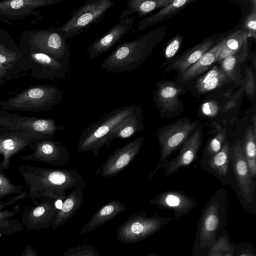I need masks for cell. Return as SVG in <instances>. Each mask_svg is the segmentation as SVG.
Wrapping results in <instances>:
<instances>
[{"mask_svg": "<svg viewBox=\"0 0 256 256\" xmlns=\"http://www.w3.org/2000/svg\"><path fill=\"white\" fill-rule=\"evenodd\" d=\"M18 171L28 187L26 198L34 202L44 199L64 200L66 191L84 180L74 169L48 168L28 164L20 166Z\"/></svg>", "mask_w": 256, "mask_h": 256, "instance_id": "1", "label": "cell"}, {"mask_svg": "<svg viewBox=\"0 0 256 256\" xmlns=\"http://www.w3.org/2000/svg\"><path fill=\"white\" fill-rule=\"evenodd\" d=\"M166 30L165 26H159L132 40L121 44L105 58L100 68L114 73L138 68L164 38Z\"/></svg>", "mask_w": 256, "mask_h": 256, "instance_id": "2", "label": "cell"}, {"mask_svg": "<svg viewBox=\"0 0 256 256\" xmlns=\"http://www.w3.org/2000/svg\"><path fill=\"white\" fill-rule=\"evenodd\" d=\"M140 106L130 105L116 108L86 127L79 136V152H92L98 156L114 130Z\"/></svg>", "mask_w": 256, "mask_h": 256, "instance_id": "3", "label": "cell"}, {"mask_svg": "<svg viewBox=\"0 0 256 256\" xmlns=\"http://www.w3.org/2000/svg\"><path fill=\"white\" fill-rule=\"evenodd\" d=\"M62 99V92L54 84L30 87L6 100H0V110L38 112L52 109Z\"/></svg>", "mask_w": 256, "mask_h": 256, "instance_id": "4", "label": "cell"}, {"mask_svg": "<svg viewBox=\"0 0 256 256\" xmlns=\"http://www.w3.org/2000/svg\"><path fill=\"white\" fill-rule=\"evenodd\" d=\"M202 124L190 118H178L168 125L158 128L155 132L160 148V158L154 171L148 176L150 178L163 168L172 156L189 137Z\"/></svg>", "mask_w": 256, "mask_h": 256, "instance_id": "5", "label": "cell"}, {"mask_svg": "<svg viewBox=\"0 0 256 256\" xmlns=\"http://www.w3.org/2000/svg\"><path fill=\"white\" fill-rule=\"evenodd\" d=\"M20 40L41 52L68 63L70 52L68 39L58 27L24 31L20 34Z\"/></svg>", "mask_w": 256, "mask_h": 256, "instance_id": "6", "label": "cell"}, {"mask_svg": "<svg viewBox=\"0 0 256 256\" xmlns=\"http://www.w3.org/2000/svg\"><path fill=\"white\" fill-rule=\"evenodd\" d=\"M19 48L32 77L54 80L65 76L68 63L40 52L22 40H20Z\"/></svg>", "mask_w": 256, "mask_h": 256, "instance_id": "7", "label": "cell"}, {"mask_svg": "<svg viewBox=\"0 0 256 256\" xmlns=\"http://www.w3.org/2000/svg\"><path fill=\"white\" fill-rule=\"evenodd\" d=\"M232 188L242 202L252 204L255 199L256 183L248 166L242 148V139L230 146Z\"/></svg>", "mask_w": 256, "mask_h": 256, "instance_id": "8", "label": "cell"}, {"mask_svg": "<svg viewBox=\"0 0 256 256\" xmlns=\"http://www.w3.org/2000/svg\"><path fill=\"white\" fill-rule=\"evenodd\" d=\"M64 130V126L57 124L54 119L22 116L0 110V132H32L52 140L57 132Z\"/></svg>", "mask_w": 256, "mask_h": 256, "instance_id": "9", "label": "cell"}, {"mask_svg": "<svg viewBox=\"0 0 256 256\" xmlns=\"http://www.w3.org/2000/svg\"><path fill=\"white\" fill-rule=\"evenodd\" d=\"M114 4L111 0H88L74 10L70 18L58 28L68 39H71L100 19Z\"/></svg>", "mask_w": 256, "mask_h": 256, "instance_id": "10", "label": "cell"}, {"mask_svg": "<svg viewBox=\"0 0 256 256\" xmlns=\"http://www.w3.org/2000/svg\"><path fill=\"white\" fill-rule=\"evenodd\" d=\"M160 218L147 217L144 212H136L116 231L117 240L122 244L138 242L154 234L159 228Z\"/></svg>", "mask_w": 256, "mask_h": 256, "instance_id": "11", "label": "cell"}, {"mask_svg": "<svg viewBox=\"0 0 256 256\" xmlns=\"http://www.w3.org/2000/svg\"><path fill=\"white\" fill-rule=\"evenodd\" d=\"M63 0H0V20L9 24L27 17L39 16L38 8L62 2Z\"/></svg>", "mask_w": 256, "mask_h": 256, "instance_id": "12", "label": "cell"}, {"mask_svg": "<svg viewBox=\"0 0 256 256\" xmlns=\"http://www.w3.org/2000/svg\"><path fill=\"white\" fill-rule=\"evenodd\" d=\"M28 148L33 152L19 156L21 160L42 162L54 166L66 165L70 160L68 149L60 142L40 140L31 144Z\"/></svg>", "mask_w": 256, "mask_h": 256, "instance_id": "13", "label": "cell"}, {"mask_svg": "<svg viewBox=\"0 0 256 256\" xmlns=\"http://www.w3.org/2000/svg\"><path fill=\"white\" fill-rule=\"evenodd\" d=\"M46 140L38 134L28 132H0V156L3 160L0 162V170L11 166V157L38 141Z\"/></svg>", "mask_w": 256, "mask_h": 256, "instance_id": "14", "label": "cell"}, {"mask_svg": "<svg viewBox=\"0 0 256 256\" xmlns=\"http://www.w3.org/2000/svg\"><path fill=\"white\" fill-rule=\"evenodd\" d=\"M144 140L137 138L113 151L98 172L102 177L112 178L123 171L138 154Z\"/></svg>", "mask_w": 256, "mask_h": 256, "instance_id": "15", "label": "cell"}, {"mask_svg": "<svg viewBox=\"0 0 256 256\" xmlns=\"http://www.w3.org/2000/svg\"><path fill=\"white\" fill-rule=\"evenodd\" d=\"M56 200L44 199L34 202L22 212L21 222L28 230L48 229L53 224L58 209Z\"/></svg>", "mask_w": 256, "mask_h": 256, "instance_id": "16", "label": "cell"}, {"mask_svg": "<svg viewBox=\"0 0 256 256\" xmlns=\"http://www.w3.org/2000/svg\"><path fill=\"white\" fill-rule=\"evenodd\" d=\"M202 126L196 130L179 148L177 154L171 158L163 168L165 176H170L181 168L189 166L198 158L204 139Z\"/></svg>", "mask_w": 256, "mask_h": 256, "instance_id": "17", "label": "cell"}, {"mask_svg": "<svg viewBox=\"0 0 256 256\" xmlns=\"http://www.w3.org/2000/svg\"><path fill=\"white\" fill-rule=\"evenodd\" d=\"M182 90L171 82L158 84L154 94V101L162 118L178 116L183 112V106L178 99Z\"/></svg>", "mask_w": 256, "mask_h": 256, "instance_id": "18", "label": "cell"}, {"mask_svg": "<svg viewBox=\"0 0 256 256\" xmlns=\"http://www.w3.org/2000/svg\"><path fill=\"white\" fill-rule=\"evenodd\" d=\"M134 16H128L116 24L104 35L94 41L86 51L88 60L92 61L104 54L132 28Z\"/></svg>", "mask_w": 256, "mask_h": 256, "instance_id": "19", "label": "cell"}, {"mask_svg": "<svg viewBox=\"0 0 256 256\" xmlns=\"http://www.w3.org/2000/svg\"><path fill=\"white\" fill-rule=\"evenodd\" d=\"M27 192L14 196L0 201V236L10 235L24 230V225L21 220L14 218L15 216L20 210L19 204L14 206L12 210L8 208L24 198Z\"/></svg>", "mask_w": 256, "mask_h": 256, "instance_id": "20", "label": "cell"}, {"mask_svg": "<svg viewBox=\"0 0 256 256\" xmlns=\"http://www.w3.org/2000/svg\"><path fill=\"white\" fill-rule=\"evenodd\" d=\"M230 148V145L226 140L218 152L200 166L202 170L215 176L223 185H228L232 181Z\"/></svg>", "mask_w": 256, "mask_h": 256, "instance_id": "21", "label": "cell"}, {"mask_svg": "<svg viewBox=\"0 0 256 256\" xmlns=\"http://www.w3.org/2000/svg\"><path fill=\"white\" fill-rule=\"evenodd\" d=\"M212 36L186 50L172 60L166 69L178 72V76L196 63L201 56L214 46L220 38Z\"/></svg>", "mask_w": 256, "mask_h": 256, "instance_id": "22", "label": "cell"}, {"mask_svg": "<svg viewBox=\"0 0 256 256\" xmlns=\"http://www.w3.org/2000/svg\"><path fill=\"white\" fill-rule=\"evenodd\" d=\"M0 65L22 76L29 70L19 47L10 34L0 44Z\"/></svg>", "mask_w": 256, "mask_h": 256, "instance_id": "23", "label": "cell"}, {"mask_svg": "<svg viewBox=\"0 0 256 256\" xmlns=\"http://www.w3.org/2000/svg\"><path fill=\"white\" fill-rule=\"evenodd\" d=\"M151 204L161 208H171L176 213L184 214L196 206V200L185 192L177 190H168L156 196L150 200Z\"/></svg>", "mask_w": 256, "mask_h": 256, "instance_id": "24", "label": "cell"}, {"mask_svg": "<svg viewBox=\"0 0 256 256\" xmlns=\"http://www.w3.org/2000/svg\"><path fill=\"white\" fill-rule=\"evenodd\" d=\"M86 186V182L84 180L66 196L51 226L53 230H56L64 225L82 207L84 201V191Z\"/></svg>", "mask_w": 256, "mask_h": 256, "instance_id": "25", "label": "cell"}, {"mask_svg": "<svg viewBox=\"0 0 256 256\" xmlns=\"http://www.w3.org/2000/svg\"><path fill=\"white\" fill-rule=\"evenodd\" d=\"M228 36L222 37L216 44L204 54L196 63L179 75V80L189 81L204 72L212 64L216 62Z\"/></svg>", "mask_w": 256, "mask_h": 256, "instance_id": "26", "label": "cell"}, {"mask_svg": "<svg viewBox=\"0 0 256 256\" xmlns=\"http://www.w3.org/2000/svg\"><path fill=\"white\" fill-rule=\"evenodd\" d=\"M144 117L141 106L134 113L126 118L112 131L104 146L108 148L115 139L125 140L133 136L144 128Z\"/></svg>", "mask_w": 256, "mask_h": 256, "instance_id": "27", "label": "cell"}, {"mask_svg": "<svg viewBox=\"0 0 256 256\" xmlns=\"http://www.w3.org/2000/svg\"><path fill=\"white\" fill-rule=\"evenodd\" d=\"M126 210V206L116 199L108 202L100 208L84 226L80 234H83L96 229Z\"/></svg>", "mask_w": 256, "mask_h": 256, "instance_id": "28", "label": "cell"}, {"mask_svg": "<svg viewBox=\"0 0 256 256\" xmlns=\"http://www.w3.org/2000/svg\"><path fill=\"white\" fill-rule=\"evenodd\" d=\"M194 1V0H172L155 14L142 20L138 24L136 32L143 30L149 26L161 22L177 14Z\"/></svg>", "mask_w": 256, "mask_h": 256, "instance_id": "29", "label": "cell"}, {"mask_svg": "<svg viewBox=\"0 0 256 256\" xmlns=\"http://www.w3.org/2000/svg\"><path fill=\"white\" fill-rule=\"evenodd\" d=\"M227 122L221 124L216 122L212 124V129L202 150L199 164L201 166L218 152L226 140Z\"/></svg>", "mask_w": 256, "mask_h": 256, "instance_id": "30", "label": "cell"}, {"mask_svg": "<svg viewBox=\"0 0 256 256\" xmlns=\"http://www.w3.org/2000/svg\"><path fill=\"white\" fill-rule=\"evenodd\" d=\"M172 0H130L126 1L124 8L119 16L120 20L130 16L133 14H137L140 18L156 10L160 9L171 2Z\"/></svg>", "mask_w": 256, "mask_h": 256, "instance_id": "31", "label": "cell"}, {"mask_svg": "<svg viewBox=\"0 0 256 256\" xmlns=\"http://www.w3.org/2000/svg\"><path fill=\"white\" fill-rule=\"evenodd\" d=\"M231 82L230 79L220 67L214 66L207 73L198 80L194 88L198 93L203 94L219 88Z\"/></svg>", "mask_w": 256, "mask_h": 256, "instance_id": "32", "label": "cell"}, {"mask_svg": "<svg viewBox=\"0 0 256 256\" xmlns=\"http://www.w3.org/2000/svg\"><path fill=\"white\" fill-rule=\"evenodd\" d=\"M254 116L252 124L246 129L242 138L244 156L252 176H256V120Z\"/></svg>", "mask_w": 256, "mask_h": 256, "instance_id": "33", "label": "cell"}, {"mask_svg": "<svg viewBox=\"0 0 256 256\" xmlns=\"http://www.w3.org/2000/svg\"><path fill=\"white\" fill-rule=\"evenodd\" d=\"M248 40H246L242 48L234 55L222 59L220 63V68L227 75L232 81H236L239 77L240 65L248 57Z\"/></svg>", "mask_w": 256, "mask_h": 256, "instance_id": "34", "label": "cell"}, {"mask_svg": "<svg viewBox=\"0 0 256 256\" xmlns=\"http://www.w3.org/2000/svg\"><path fill=\"white\" fill-rule=\"evenodd\" d=\"M248 38V33L242 28L228 34L216 62H220L224 58L236 54Z\"/></svg>", "mask_w": 256, "mask_h": 256, "instance_id": "35", "label": "cell"}, {"mask_svg": "<svg viewBox=\"0 0 256 256\" xmlns=\"http://www.w3.org/2000/svg\"><path fill=\"white\" fill-rule=\"evenodd\" d=\"M24 190L22 185L14 184L3 170H0V201L21 194Z\"/></svg>", "mask_w": 256, "mask_h": 256, "instance_id": "36", "label": "cell"}, {"mask_svg": "<svg viewBox=\"0 0 256 256\" xmlns=\"http://www.w3.org/2000/svg\"><path fill=\"white\" fill-rule=\"evenodd\" d=\"M62 256H100L94 246L84 244L65 251Z\"/></svg>", "mask_w": 256, "mask_h": 256, "instance_id": "37", "label": "cell"}, {"mask_svg": "<svg viewBox=\"0 0 256 256\" xmlns=\"http://www.w3.org/2000/svg\"><path fill=\"white\" fill-rule=\"evenodd\" d=\"M252 8L251 12L246 17L242 28L246 32L249 38H256V1L250 0Z\"/></svg>", "mask_w": 256, "mask_h": 256, "instance_id": "38", "label": "cell"}, {"mask_svg": "<svg viewBox=\"0 0 256 256\" xmlns=\"http://www.w3.org/2000/svg\"><path fill=\"white\" fill-rule=\"evenodd\" d=\"M182 41V37L176 34L172 38L164 50V56L166 60L172 58L180 49Z\"/></svg>", "mask_w": 256, "mask_h": 256, "instance_id": "39", "label": "cell"}, {"mask_svg": "<svg viewBox=\"0 0 256 256\" xmlns=\"http://www.w3.org/2000/svg\"><path fill=\"white\" fill-rule=\"evenodd\" d=\"M244 90L248 96L253 98L256 91L254 74L250 68H247L246 72Z\"/></svg>", "mask_w": 256, "mask_h": 256, "instance_id": "40", "label": "cell"}, {"mask_svg": "<svg viewBox=\"0 0 256 256\" xmlns=\"http://www.w3.org/2000/svg\"><path fill=\"white\" fill-rule=\"evenodd\" d=\"M201 109L204 115L214 117L218 114L220 107L216 102L208 101L203 104Z\"/></svg>", "mask_w": 256, "mask_h": 256, "instance_id": "41", "label": "cell"}, {"mask_svg": "<svg viewBox=\"0 0 256 256\" xmlns=\"http://www.w3.org/2000/svg\"><path fill=\"white\" fill-rule=\"evenodd\" d=\"M22 256H38L36 251L30 244L24 248Z\"/></svg>", "mask_w": 256, "mask_h": 256, "instance_id": "42", "label": "cell"}, {"mask_svg": "<svg viewBox=\"0 0 256 256\" xmlns=\"http://www.w3.org/2000/svg\"><path fill=\"white\" fill-rule=\"evenodd\" d=\"M8 34L6 30L0 28V44L5 40Z\"/></svg>", "mask_w": 256, "mask_h": 256, "instance_id": "43", "label": "cell"}, {"mask_svg": "<svg viewBox=\"0 0 256 256\" xmlns=\"http://www.w3.org/2000/svg\"><path fill=\"white\" fill-rule=\"evenodd\" d=\"M6 82H7L6 80H0V86L4 84H5Z\"/></svg>", "mask_w": 256, "mask_h": 256, "instance_id": "44", "label": "cell"}, {"mask_svg": "<svg viewBox=\"0 0 256 256\" xmlns=\"http://www.w3.org/2000/svg\"><path fill=\"white\" fill-rule=\"evenodd\" d=\"M148 256H154V254H151V255Z\"/></svg>", "mask_w": 256, "mask_h": 256, "instance_id": "45", "label": "cell"}, {"mask_svg": "<svg viewBox=\"0 0 256 256\" xmlns=\"http://www.w3.org/2000/svg\"><path fill=\"white\" fill-rule=\"evenodd\" d=\"M245 256V255H242V256Z\"/></svg>", "mask_w": 256, "mask_h": 256, "instance_id": "46", "label": "cell"}, {"mask_svg": "<svg viewBox=\"0 0 256 256\" xmlns=\"http://www.w3.org/2000/svg\"></svg>", "mask_w": 256, "mask_h": 256, "instance_id": "47", "label": "cell"}]
</instances>
